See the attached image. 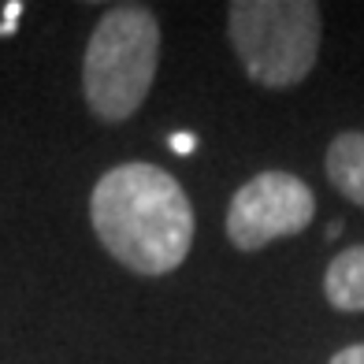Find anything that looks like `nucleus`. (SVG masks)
<instances>
[{"label":"nucleus","instance_id":"nucleus-1","mask_svg":"<svg viewBox=\"0 0 364 364\" xmlns=\"http://www.w3.org/2000/svg\"><path fill=\"white\" fill-rule=\"evenodd\" d=\"M101 245L138 275H168L190 253L193 208L178 182L153 164H119L90 197Z\"/></svg>","mask_w":364,"mask_h":364},{"label":"nucleus","instance_id":"nucleus-2","mask_svg":"<svg viewBox=\"0 0 364 364\" xmlns=\"http://www.w3.org/2000/svg\"><path fill=\"white\" fill-rule=\"evenodd\" d=\"M160 63V23L141 4H119L101 15L93 26L86 60H82V90L90 112L105 123L130 119Z\"/></svg>","mask_w":364,"mask_h":364},{"label":"nucleus","instance_id":"nucleus-3","mask_svg":"<svg viewBox=\"0 0 364 364\" xmlns=\"http://www.w3.org/2000/svg\"><path fill=\"white\" fill-rule=\"evenodd\" d=\"M230 45L260 86H297L320 53V8L309 0H235L227 8Z\"/></svg>","mask_w":364,"mask_h":364},{"label":"nucleus","instance_id":"nucleus-4","mask_svg":"<svg viewBox=\"0 0 364 364\" xmlns=\"http://www.w3.org/2000/svg\"><path fill=\"white\" fill-rule=\"evenodd\" d=\"M316 216V197L290 171H260L235 193L227 208V238L242 253L264 250L275 238L305 230Z\"/></svg>","mask_w":364,"mask_h":364},{"label":"nucleus","instance_id":"nucleus-5","mask_svg":"<svg viewBox=\"0 0 364 364\" xmlns=\"http://www.w3.org/2000/svg\"><path fill=\"white\" fill-rule=\"evenodd\" d=\"M327 178L338 193L364 208V134L346 130L327 149Z\"/></svg>","mask_w":364,"mask_h":364},{"label":"nucleus","instance_id":"nucleus-6","mask_svg":"<svg viewBox=\"0 0 364 364\" xmlns=\"http://www.w3.org/2000/svg\"><path fill=\"white\" fill-rule=\"evenodd\" d=\"M323 294L338 312H364V245H353L327 264Z\"/></svg>","mask_w":364,"mask_h":364},{"label":"nucleus","instance_id":"nucleus-7","mask_svg":"<svg viewBox=\"0 0 364 364\" xmlns=\"http://www.w3.org/2000/svg\"><path fill=\"white\" fill-rule=\"evenodd\" d=\"M168 145L175 149L178 156H186V153H193V149H197V138L190 134V130H175V134L168 138Z\"/></svg>","mask_w":364,"mask_h":364},{"label":"nucleus","instance_id":"nucleus-8","mask_svg":"<svg viewBox=\"0 0 364 364\" xmlns=\"http://www.w3.org/2000/svg\"><path fill=\"white\" fill-rule=\"evenodd\" d=\"M331 364H364V346H346L342 353L331 357Z\"/></svg>","mask_w":364,"mask_h":364},{"label":"nucleus","instance_id":"nucleus-9","mask_svg":"<svg viewBox=\"0 0 364 364\" xmlns=\"http://www.w3.org/2000/svg\"><path fill=\"white\" fill-rule=\"evenodd\" d=\"M19 15H23V4H8L4 8V23H0V34H4V38L19 26Z\"/></svg>","mask_w":364,"mask_h":364}]
</instances>
